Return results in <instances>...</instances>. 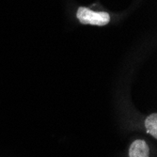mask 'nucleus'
I'll use <instances>...</instances> for the list:
<instances>
[{"mask_svg":"<svg viewBox=\"0 0 157 157\" xmlns=\"http://www.w3.org/2000/svg\"><path fill=\"white\" fill-rule=\"evenodd\" d=\"M77 19L84 25L103 26L109 23L110 16L105 11H93L88 8L80 7L76 13Z\"/></svg>","mask_w":157,"mask_h":157,"instance_id":"1","label":"nucleus"},{"mask_svg":"<svg viewBox=\"0 0 157 157\" xmlns=\"http://www.w3.org/2000/svg\"><path fill=\"white\" fill-rule=\"evenodd\" d=\"M149 155L150 149L144 140L138 139L133 142L129 150L130 157H149Z\"/></svg>","mask_w":157,"mask_h":157,"instance_id":"2","label":"nucleus"},{"mask_svg":"<svg viewBox=\"0 0 157 157\" xmlns=\"http://www.w3.org/2000/svg\"><path fill=\"white\" fill-rule=\"evenodd\" d=\"M145 127L147 132L154 138L157 137V114L153 113L150 115L145 121Z\"/></svg>","mask_w":157,"mask_h":157,"instance_id":"3","label":"nucleus"}]
</instances>
